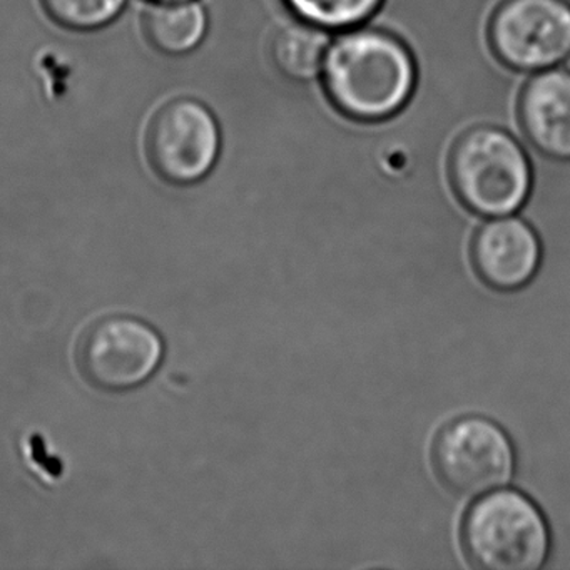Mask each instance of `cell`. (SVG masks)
Returning a JSON list of instances; mask_svg holds the SVG:
<instances>
[{"label": "cell", "instance_id": "obj_1", "mask_svg": "<svg viewBox=\"0 0 570 570\" xmlns=\"http://www.w3.org/2000/svg\"><path fill=\"white\" fill-rule=\"evenodd\" d=\"M326 96L356 121L392 118L412 96L415 62L409 49L382 31H355L330 46L323 65Z\"/></svg>", "mask_w": 570, "mask_h": 570}, {"label": "cell", "instance_id": "obj_6", "mask_svg": "<svg viewBox=\"0 0 570 570\" xmlns=\"http://www.w3.org/2000/svg\"><path fill=\"white\" fill-rule=\"evenodd\" d=\"M493 55L513 71H547L570 55L566 0H505L489 26Z\"/></svg>", "mask_w": 570, "mask_h": 570}, {"label": "cell", "instance_id": "obj_12", "mask_svg": "<svg viewBox=\"0 0 570 570\" xmlns=\"http://www.w3.org/2000/svg\"><path fill=\"white\" fill-rule=\"evenodd\" d=\"M286 4L303 21L338 31L355 28L372 18L382 0H286Z\"/></svg>", "mask_w": 570, "mask_h": 570}, {"label": "cell", "instance_id": "obj_15", "mask_svg": "<svg viewBox=\"0 0 570 570\" xmlns=\"http://www.w3.org/2000/svg\"><path fill=\"white\" fill-rule=\"evenodd\" d=\"M158 2H175V0H158Z\"/></svg>", "mask_w": 570, "mask_h": 570}, {"label": "cell", "instance_id": "obj_7", "mask_svg": "<svg viewBox=\"0 0 570 570\" xmlns=\"http://www.w3.org/2000/svg\"><path fill=\"white\" fill-rule=\"evenodd\" d=\"M215 116L195 99H175L163 106L146 136V149L159 178L176 186L202 181L219 155Z\"/></svg>", "mask_w": 570, "mask_h": 570}, {"label": "cell", "instance_id": "obj_13", "mask_svg": "<svg viewBox=\"0 0 570 570\" xmlns=\"http://www.w3.org/2000/svg\"><path fill=\"white\" fill-rule=\"evenodd\" d=\"M46 12L69 29H98L118 18L126 0H41Z\"/></svg>", "mask_w": 570, "mask_h": 570}, {"label": "cell", "instance_id": "obj_14", "mask_svg": "<svg viewBox=\"0 0 570 570\" xmlns=\"http://www.w3.org/2000/svg\"><path fill=\"white\" fill-rule=\"evenodd\" d=\"M567 69H569V72H570V55H569V58H567Z\"/></svg>", "mask_w": 570, "mask_h": 570}, {"label": "cell", "instance_id": "obj_9", "mask_svg": "<svg viewBox=\"0 0 570 570\" xmlns=\"http://www.w3.org/2000/svg\"><path fill=\"white\" fill-rule=\"evenodd\" d=\"M520 122L537 151L570 161V72L535 76L520 96Z\"/></svg>", "mask_w": 570, "mask_h": 570}, {"label": "cell", "instance_id": "obj_5", "mask_svg": "<svg viewBox=\"0 0 570 570\" xmlns=\"http://www.w3.org/2000/svg\"><path fill=\"white\" fill-rule=\"evenodd\" d=\"M433 466L456 495H485L512 476V443L492 420L463 416L440 430L433 443Z\"/></svg>", "mask_w": 570, "mask_h": 570}, {"label": "cell", "instance_id": "obj_4", "mask_svg": "<svg viewBox=\"0 0 570 570\" xmlns=\"http://www.w3.org/2000/svg\"><path fill=\"white\" fill-rule=\"evenodd\" d=\"M159 333L136 316L96 320L79 336L76 363L82 380L106 393H125L145 385L163 363Z\"/></svg>", "mask_w": 570, "mask_h": 570}, {"label": "cell", "instance_id": "obj_11", "mask_svg": "<svg viewBox=\"0 0 570 570\" xmlns=\"http://www.w3.org/2000/svg\"><path fill=\"white\" fill-rule=\"evenodd\" d=\"M328 49L330 39L323 29L303 22L278 32L273 41V61L288 78L308 81L322 71Z\"/></svg>", "mask_w": 570, "mask_h": 570}, {"label": "cell", "instance_id": "obj_2", "mask_svg": "<svg viewBox=\"0 0 570 570\" xmlns=\"http://www.w3.org/2000/svg\"><path fill=\"white\" fill-rule=\"evenodd\" d=\"M449 175L460 203L483 216L517 212L532 185L523 149L507 132L489 126L470 129L455 142Z\"/></svg>", "mask_w": 570, "mask_h": 570}, {"label": "cell", "instance_id": "obj_3", "mask_svg": "<svg viewBox=\"0 0 570 570\" xmlns=\"http://www.w3.org/2000/svg\"><path fill=\"white\" fill-rule=\"evenodd\" d=\"M462 547L479 570H537L549 553V529L532 500L500 490L470 507Z\"/></svg>", "mask_w": 570, "mask_h": 570}, {"label": "cell", "instance_id": "obj_8", "mask_svg": "<svg viewBox=\"0 0 570 570\" xmlns=\"http://www.w3.org/2000/svg\"><path fill=\"white\" fill-rule=\"evenodd\" d=\"M472 262L476 275L490 288L500 292L522 288L539 269V238L522 219H495L476 233Z\"/></svg>", "mask_w": 570, "mask_h": 570}, {"label": "cell", "instance_id": "obj_10", "mask_svg": "<svg viewBox=\"0 0 570 570\" xmlns=\"http://www.w3.org/2000/svg\"><path fill=\"white\" fill-rule=\"evenodd\" d=\"M145 35L158 51L185 55L205 38L206 14L195 2H159L146 11Z\"/></svg>", "mask_w": 570, "mask_h": 570}]
</instances>
